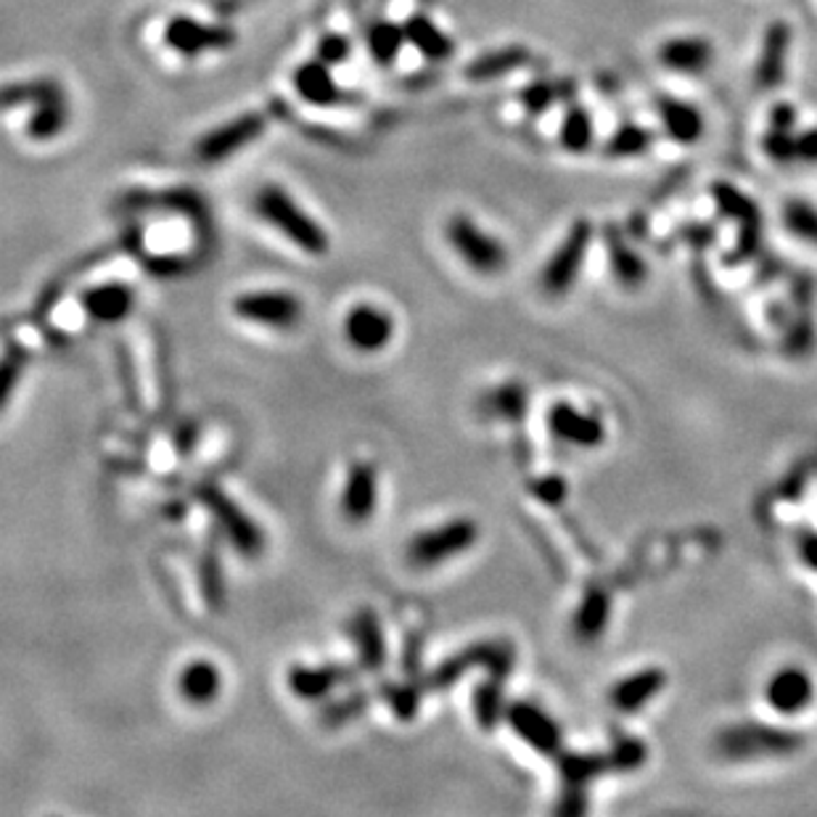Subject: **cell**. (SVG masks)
Masks as SVG:
<instances>
[{
	"label": "cell",
	"instance_id": "obj_40",
	"mask_svg": "<svg viewBox=\"0 0 817 817\" xmlns=\"http://www.w3.org/2000/svg\"><path fill=\"white\" fill-rule=\"evenodd\" d=\"M559 96H561V91L555 88L553 83H548V79H538V83L527 85V88L521 91V104H524L532 114H540V112H545L548 106H553L555 102H559Z\"/></svg>",
	"mask_w": 817,
	"mask_h": 817
},
{
	"label": "cell",
	"instance_id": "obj_17",
	"mask_svg": "<svg viewBox=\"0 0 817 817\" xmlns=\"http://www.w3.org/2000/svg\"><path fill=\"white\" fill-rule=\"evenodd\" d=\"M665 682L667 675L661 672L659 667H648L643 669V672L627 675L625 680H619L612 688V704L614 709H619L622 714L638 712V709H643L648 701H654L656 696L661 693Z\"/></svg>",
	"mask_w": 817,
	"mask_h": 817
},
{
	"label": "cell",
	"instance_id": "obj_23",
	"mask_svg": "<svg viewBox=\"0 0 817 817\" xmlns=\"http://www.w3.org/2000/svg\"><path fill=\"white\" fill-rule=\"evenodd\" d=\"M352 638L360 648V665L368 672H376L384 667L386 661V648H384V635H381V625L373 612H360L352 619Z\"/></svg>",
	"mask_w": 817,
	"mask_h": 817
},
{
	"label": "cell",
	"instance_id": "obj_20",
	"mask_svg": "<svg viewBox=\"0 0 817 817\" xmlns=\"http://www.w3.org/2000/svg\"><path fill=\"white\" fill-rule=\"evenodd\" d=\"M661 64L678 72H704L714 62V49L707 38H672L661 45Z\"/></svg>",
	"mask_w": 817,
	"mask_h": 817
},
{
	"label": "cell",
	"instance_id": "obj_21",
	"mask_svg": "<svg viewBox=\"0 0 817 817\" xmlns=\"http://www.w3.org/2000/svg\"><path fill=\"white\" fill-rule=\"evenodd\" d=\"M220 688H223V678H220L217 667L206 659L191 661V665L180 672V680H178L180 696H183L189 704H197V707L212 704V701L220 696Z\"/></svg>",
	"mask_w": 817,
	"mask_h": 817
},
{
	"label": "cell",
	"instance_id": "obj_38",
	"mask_svg": "<svg viewBox=\"0 0 817 817\" xmlns=\"http://www.w3.org/2000/svg\"><path fill=\"white\" fill-rule=\"evenodd\" d=\"M202 591L212 608H220L223 604V569H220V559L214 551L206 553L202 561Z\"/></svg>",
	"mask_w": 817,
	"mask_h": 817
},
{
	"label": "cell",
	"instance_id": "obj_33",
	"mask_svg": "<svg viewBox=\"0 0 817 817\" xmlns=\"http://www.w3.org/2000/svg\"><path fill=\"white\" fill-rule=\"evenodd\" d=\"M651 144H654L651 132L643 130L638 125H625L622 130H616L612 140L606 144V153L608 157H635V153H643Z\"/></svg>",
	"mask_w": 817,
	"mask_h": 817
},
{
	"label": "cell",
	"instance_id": "obj_42",
	"mask_svg": "<svg viewBox=\"0 0 817 817\" xmlns=\"http://www.w3.org/2000/svg\"><path fill=\"white\" fill-rule=\"evenodd\" d=\"M365 704H368V696H352V699H347L344 704H337V707L328 709L326 720L328 722H344L347 717L360 714V709H365Z\"/></svg>",
	"mask_w": 817,
	"mask_h": 817
},
{
	"label": "cell",
	"instance_id": "obj_29",
	"mask_svg": "<svg viewBox=\"0 0 817 817\" xmlns=\"http://www.w3.org/2000/svg\"><path fill=\"white\" fill-rule=\"evenodd\" d=\"M712 193H714L717 204H720V210L730 214V217L741 220L743 227L760 225V210H756V204L752 202V199L743 197L739 189H733V185H728V183H714Z\"/></svg>",
	"mask_w": 817,
	"mask_h": 817
},
{
	"label": "cell",
	"instance_id": "obj_27",
	"mask_svg": "<svg viewBox=\"0 0 817 817\" xmlns=\"http://www.w3.org/2000/svg\"><path fill=\"white\" fill-rule=\"evenodd\" d=\"M608 257H612V270L614 276L622 280L625 286H638L643 278L648 276V267L640 259V254L633 246L625 244V238L619 233L608 227Z\"/></svg>",
	"mask_w": 817,
	"mask_h": 817
},
{
	"label": "cell",
	"instance_id": "obj_6",
	"mask_svg": "<svg viewBox=\"0 0 817 817\" xmlns=\"http://www.w3.org/2000/svg\"><path fill=\"white\" fill-rule=\"evenodd\" d=\"M593 241V225L587 220H577L572 225V231L566 233V238L561 241L559 250L553 252V257L548 259V265L542 267L540 276V289L548 297H564L572 289L574 280H577L582 263H585L587 246Z\"/></svg>",
	"mask_w": 817,
	"mask_h": 817
},
{
	"label": "cell",
	"instance_id": "obj_3",
	"mask_svg": "<svg viewBox=\"0 0 817 817\" xmlns=\"http://www.w3.org/2000/svg\"><path fill=\"white\" fill-rule=\"evenodd\" d=\"M254 210L267 225L276 227L278 233H284L291 244H297L299 250L307 254H320L328 252V236L315 220L299 206L294 199L278 185H265L259 189L257 199H254Z\"/></svg>",
	"mask_w": 817,
	"mask_h": 817
},
{
	"label": "cell",
	"instance_id": "obj_32",
	"mask_svg": "<svg viewBox=\"0 0 817 817\" xmlns=\"http://www.w3.org/2000/svg\"><path fill=\"white\" fill-rule=\"evenodd\" d=\"M481 407H485L487 413L498 415V418L516 421V418H521V413H524L527 394H524V390H521V386H516V384L498 386V390H492L490 394H487Z\"/></svg>",
	"mask_w": 817,
	"mask_h": 817
},
{
	"label": "cell",
	"instance_id": "obj_11",
	"mask_svg": "<svg viewBox=\"0 0 817 817\" xmlns=\"http://www.w3.org/2000/svg\"><path fill=\"white\" fill-rule=\"evenodd\" d=\"M165 40L172 51L183 53V56L189 59H197L199 53L223 51L227 45H233V32L225 30V26L202 24L189 17H176L167 24Z\"/></svg>",
	"mask_w": 817,
	"mask_h": 817
},
{
	"label": "cell",
	"instance_id": "obj_31",
	"mask_svg": "<svg viewBox=\"0 0 817 817\" xmlns=\"http://www.w3.org/2000/svg\"><path fill=\"white\" fill-rule=\"evenodd\" d=\"M403 43L405 30H400L397 24L381 22L376 26H371V32H368V49H371L373 59H376L379 64H392Z\"/></svg>",
	"mask_w": 817,
	"mask_h": 817
},
{
	"label": "cell",
	"instance_id": "obj_7",
	"mask_svg": "<svg viewBox=\"0 0 817 817\" xmlns=\"http://www.w3.org/2000/svg\"><path fill=\"white\" fill-rule=\"evenodd\" d=\"M197 498L202 500V506L210 511L223 532L231 538L233 548L244 555H259L265 551V534L254 521L246 516L241 508L227 498L225 492H220L217 487H199Z\"/></svg>",
	"mask_w": 817,
	"mask_h": 817
},
{
	"label": "cell",
	"instance_id": "obj_5",
	"mask_svg": "<svg viewBox=\"0 0 817 817\" xmlns=\"http://www.w3.org/2000/svg\"><path fill=\"white\" fill-rule=\"evenodd\" d=\"M479 538V527L471 519H453L447 524L415 534L407 545V561L418 569H434L447 559L471 551Z\"/></svg>",
	"mask_w": 817,
	"mask_h": 817
},
{
	"label": "cell",
	"instance_id": "obj_15",
	"mask_svg": "<svg viewBox=\"0 0 817 817\" xmlns=\"http://www.w3.org/2000/svg\"><path fill=\"white\" fill-rule=\"evenodd\" d=\"M376 468L368 460H358L350 468L347 477L344 495H341V513L352 521V524H365L371 513L376 511Z\"/></svg>",
	"mask_w": 817,
	"mask_h": 817
},
{
	"label": "cell",
	"instance_id": "obj_36",
	"mask_svg": "<svg viewBox=\"0 0 817 817\" xmlns=\"http://www.w3.org/2000/svg\"><path fill=\"white\" fill-rule=\"evenodd\" d=\"M24 363L26 354L24 350H17V347H11V350L0 358V411H3L6 403L11 400L13 390H17L19 379H22L24 373Z\"/></svg>",
	"mask_w": 817,
	"mask_h": 817
},
{
	"label": "cell",
	"instance_id": "obj_9",
	"mask_svg": "<svg viewBox=\"0 0 817 817\" xmlns=\"http://www.w3.org/2000/svg\"><path fill=\"white\" fill-rule=\"evenodd\" d=\"M263 127L265 119L259 117V114H244V117L214 127L212 132H206V136L199 140L197 146L199 159L206 165L223 162V159L238 153L244 146H250L252 140L263 132Z\"/></svg>",
	"mask_w": 817,
	"mask_h": 817
},
{
	"label": "cell",
	"instance_id": "obj_37",
	"mask_svg": "<svg viewBox=\"0 0 817 817\" xmlns=\"http://www.w3.org/2000/svg\"><path fill=\"white\" fill-rule=\"evenodd\" d=\"M606 765H612V762L601 760V756H564L561 760V775H564L566 783H572V786H580V783H587L591 778H595V775L601 773Z\"/></svg>",
	"mask_w": 817,
	"mask_h": 817
},
{
	"label": "cell",
	"instance_id": "obj_16",
	"mask_svg": "<svg viewBox=\"0 0 817 817\" xmlns=\"http://www.w3.org/2000/svg\"><path fill=\"white\" fill-rule=\"evenodd\" d=\"M788 45H792V26L786 22L770 24L765 40H762L760 62H756V85H760L762 91H773L783 83Z\"/></svg>",
	"mask_w": 817,
	"mask_h": 817
},
{
	"label": "cell",
	"instance_id": "obj_39",
	"mask_svg": "<svg viewBox=\"0 0 817 817\" xmlns=\"http://www.w3.org/2000/svg\"><path fill=\"white\" fill-rule=\"evenodd\" d=\"M762 149L773 162L778 165H792L796 162V138L788 136V130H770L765 140H762Z\"/></svg>",
	"mask_w": 817,
	"mask_h": 817
},
{
	"label": "cell",
	"instance_id": "obj_4",
	"mask_svg": "<svg viewBox=\"0 0 817 817\" xmlns=\"http://www.w3.org/2000/svg\"><path fill=\"white\" fill-rule=\"evenodd\" d=\"M447 241L464 263L479 276H498L508 265V250L503 241L490 236L466 214H455L447 223Z\"/></svg>",
	"mask_w": 817,
	"mask_h": 817
},
{
	"label": "cell",
	"instance_id": "obj_35",
	"mask_svg": "<svg viewBox=\"0 0 817 817\" xmlns=\"http://www.w3.org/2000/svg\"><path fill=\"white\" fill-rule=\"evenodd\" d=\"M498 680H503V678L498 675L495 680L485 682V686H479L477 696H474V709H477V720H479L481 728H495V722H498L500 714L506 712Z\"/></svg>",
	"mask_w": 817,
	"mask_h": 817
},
{
	"label": "cell",
	"instance_id": "obj_12",
	"mask_svg": "<svg viewBox=\"0 0 817 817\" xmlns=\"http://www.w3.org/2000/svg\"><path fill=\"white\" fill-rule=\"evenodd\" d=\"M344 333L358 352H379L394 337V320L376 305H354L344 320Z\"/></svg>",
	"mask_w": 817,
	"mask_h": 817
},
{
	"label": "cell",
	"instance_id": "obj_2",
	"mask_svg": "<svg viewBox=\"0 0 817 817\" xmlns=\"http://www.w3.org/2000/svg\"><path fill=\"white\" fill-rule=\"evenodd\" d=\"M32 106L26 132L38 144L62 136L70 125V102L56 79H30L0 88V106Z\"/></svg>",
	"mask_w": 817,
	"mask_h": 817
},
{
	"label": "cell",
	"instance_id": "obj_14",
	"mask_svg": "<svg viewBox=\"0 0 817 817\" xmlns=\"http://www.w3.org/2000/svg\"><path fill=\"white\" fill-rule=\"evenodd\" d=\"M506 720L516 730V735L532 749H538L540 754L559 752L561 730L542 709L527 704V701H516V704L506 709Z\"/></svg>",
	"mask_w": 817,
	"mask_h": 817
},
{
	"label": "cell",
	"instance_id": "obj_10",
	"mask_svg": "<svg viewBox=\"0 0 817 817\" xmlns=\"http://www.w3.org/2000/svg\"><path fill=\"white\" fill-rule=\"evenodd\" d=\"M548 428L555 439L566 442V445L582 447V450H593L606 442V426L598 415L580 411V407L569 403H555L548 413Z\"/></svg>",
	"mask_w": 817,
	"mask_h": 817
},
{
	"label": "cell",
	"instance_id": "obj_13",
	"mask_svg": "<svg viewBox=\"0 0 817 817\" xmlns=\"http://www.w3.org/2000/svg\"><path fill=\"white\" fill-rule=\"evenodd\" d=\"M765 699L778 714H802L815 701V682L802 667H783L767 680Z\"/></svg>",
	"mask_w": 817,
	"mask_h": 817
},
{
	"label": "cell",
	"instance_id": "obj_44",
	"mask_svg": "<svg viewBox=\"0 0 817 817\" xmlns=\"http://www.w3.org/2000/svg\"><path fill=\"white\" fill-rule=\"evenodd\" d=\"M796 159L807 165H817V127L796 138Z\"/></svg>",
	"mask_w": 817,
	"mask_h": 817
},
{
	"label": "cell",
	"instance_id": "obj_34",
	"mask_svg": "<svg viewBox=\"0 0 817 817\" xmlns=\"http://www.w3.org/2000/svg\"><path fill=\"white\" fill-rule=\"evenodd\" d=\"M783 220L786 227L796 238L807 241V244L817 246V210L807 202H788L783 210Z\"/></svg>",
	"mask_w": 817,
	"mask_h": 817
},
{
	"label": "cell",
	"instance_id": "obj_1",
	"mask_svg": "<svg viewBox=\"0 0 817 817\" xmlns=\"http://www.w3.org/2000/svg\"><path fill=\"white\" fill-rule=\"evenodd\" d=\"M714 749L728 762L781 760L805 749V735L767 722H735L717 735Z\"/></svg>",
	"mask_w": 817,
	"mask_h": 817
},
{
	"label": "cell",
	"instance_id": "obj_41",
	"mask_svg": "<svg viewBox=\"0 0 817 817\" xmlns=\"http://www.w3.org/2000/svg\"><path fill=\"white\" fill-rule=\"evenodd\" d=\"M318 53L323 64H341L347 56H350V43H347L341 35H328L320 40Z\"/></svg>",
	"mask_w": 817,
	"mask_h": 817
},
{
	"label": "cell",
	"instance_id": "obj_26",
	"mask_svg": "<svg viewBox=\"0 0 817 817\" xmlns=\"http://www.w3.org/2000/svg\"><path fill=\"white\" fill-rule=\"evenodd\" d=\"M529 62H532V53H529L527 49H521V45H508V49L485 53V56H479L477 62L468 64L466 75L471 79H495L500 75H508V72L519 70V66H524Z\"/></svg>",
	"mask_w": 817,
	"mask_h": 817
},
{
	"label": "cell",
	"instance_id": "obj_24",
	"mask_svg": "<svg viewBox=\"0 0 817 817\" xmlns=\"http://www.w3.org/2000/svg\"><path fill=\"white\" fill-rule=\"evenodd\" d=\"M403 30H405L407 43H413L415 49L424 53L426 59H432V62H445V59L453 56V49H455L453 40L447 38L445 32L432 22V19H426L424 13L407 19V24L403 26Z\"/></svg>",
	"mask_w": 817,
	"mask_h": 817
},
{
	"label": "cell",
	"instance_id": "obj_43",
	"mask_svg": "<svg viewBox=\"0 0 817 817\" xmlns=\"http://www.w3.org/2000/svg\"><path fill=\"white\" fill-rule=\"evenodd\" d=\"M796 548H799V559L805 561V566L817 572V532H813V529L799 532V542H796Z\"/></svg>",
	"mask_w": 817,
	"mask_h": 817
},
{
	"label": "cell",
	"instance_id": "obj_25",
	"mask_svg": "<svg viewBox=\"0 0 817 817\" xmlns=\"http://www.w3.org/2000/svg\"><path fill=\"white\" fill-rule=\"evenodd\" d=\"M294 85H297L299 96H303L305 102H310V104L333 106V104L341 102L339 85L333 83L331 75H328L323 62L305 64L303 70L297 72V77H294Z\"/></svg>",
	"mask_w": 817,
	"mask_h": 817
},
{
	"label": "cell",
	"instance_id": "obj_18",
	"mask_svg": "<svg viewBox=\"0 0 817 817\" xmlns=\"http://www.w3.org/2000/svg\"><path fill=\"white\" fill-rule=\"evenodd\" d=\"M352 667L326 665V667H291L289 688L299 699H323L352 678Z\"/></svg>",
	"mask_w": 817,
	"mask_h": 817
},
{
	"label": "cell",
	"instance_id": "obj_30",
	"mask_svg": "<svg viewBox=\"0 0 817 817\" xmlns=\"http://www.w3.org/2000/svg\"><path fill=\"white\" fill-rule=\"evenodd\" d=\"M561 144H564V149L574 151V153L591 149L593 123H591V117H587V112H582L580 106H574V109L566 112L564 125H561Z\"/></svg>",
	"mask_w": 817,
	"mask_h": 817
},
{
	"label": "cell",
	"instance_id": "obj_22",
	"mask_svg": "<svg viewBox=\"0 0 817 817\" xmlns=\"http://www.w3.org/2000/svg\"><path fill=\"white\" fill-rule=\"evenodd\" d=\"M661 123H665L667 136L678 144H696L704 132V119L701 112L691 104H682L678 98H661L659 102Z\"/></svg>",
	"mask_w": 817,
	"mask_h": 817
},
{
	"label": "cell",
	"instance_id": "obj_8",
	"mask_svg": "<svg viewBox=\"0 0 817 817\" xmlns=\"http://www.w3.org/2000/svg\"><path fill=\"white\" fill-rule=\"evenodd\" d=\"M238 318L270 328H291L303 320V303L286 291H252L233 305Z\"/></svg>",
	"mask_w": 817,
	"mask_h": 817
},
{
	"label": "cell",
	"instance_id": "obj_28",
	"mask_svg": "<svg viewBox=\"0 0 817 817\" xmlns=\"http://www.w3.org/2000/svg\"><path fill=\"white\" fill-rule=\"evenodd\" d=\"M606 622H608V601L604 598V593H591L582 601L580 612L574 616V629H577L580 638L593 640L604 633Z\"/></svg>",
	"mask_w": 817,
	"mask_h": 817
},
{
	"label": "cell",
	"instance_id": "obj_19",
	"mask_svg": "<svg viewBox=\"0 0 817 817\" xmlns=\"http://www.w3.org/2000/svg\"><path fill=\"white\" fill-rule=\"evenodd\" d=\"M132 303H136V294L130 286L123 284H106V286H93L91 291L83 294V307L91 318L104 320V323H117L130 315Z\"/></svg>",
	"mask_w": 817,
	"mask_h": 817
},
{
	"label": "cell",
	"instance_id": "obj_45",
	"mask_svg": "<svg viewBox=\"0 0 817 817\" xmlns=\"http://www.w3.org/2000/svg\"><path fill=\"white\" fill-rule=\"evenodd\" d=\"M770 119H773L775 130H792L796 123V109L792 104H778L770 114Z\"/></svg>",
	"mask_w": 817,
	"mask_h": 817
}]
</instances>
